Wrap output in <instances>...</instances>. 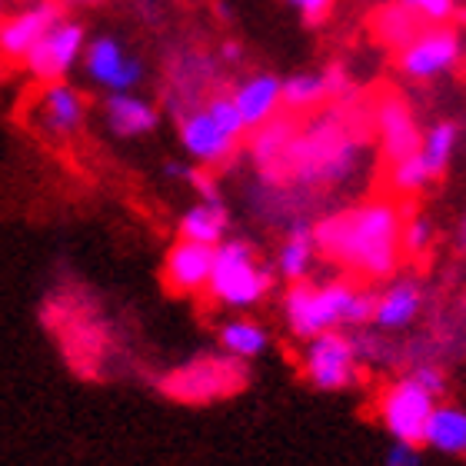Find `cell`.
<instances>
[{"label": "cell", "mask_w": 466, "mask_h": 466, "mask_svg": "<svg viewBox=\"0 0 466 466\" xmlns=\"http://www.w3.org/2000/svg\"><path fill=\"white\" fill-rule=\"evenodd\" d=\"M460 247L466 250V220H463V227H460Z\"/></svg>", "instance_id": "obj_36"}, {"label": "cell", "mask_w": 466, "mask_h": 466, "mask_svg": "<svg viewBox=\"0 0 466 466\" xmlns=\"http://www.w3.org/2000/svg\"><path fill=\"white\" fill-rule=\"evenodd\" d=\"M80 64L87 70V77L97 87L110 90V94H134V87L144 80V64L137 57H130L116 37L87 40Z\"/></svg>", "instance_id": "obj_9"}, {"label": "cell", "mask_w": 466, "mask_h": 466, "mask_svg": "<svg viewBox=\"0 0 466 466\" xmlns=\"http://www.w3.org/2000/svg\"><path fill=\"white\" fill-rule=\"evenodd\" d=\"M233 107L240 114L243 127L247 130H260L263 124H270L277 110L283 107L280 104V77L273 74H257V77L243 80L240 87L230 94Z\"/></svg>", "instance_id": "obj_16"}, {"label": "cell", "mask_w": 466, "mask_h": 466, "mask_svg": "<svg viewBox=\"0 0 466 466\" xmlns=\"http://www.w3.org/2000/svg\"><path fill=\"white\" fill-rule=\"evenodd\" d=\"M417 17L427 20H450L453 17V0H403Z\"/></svg>", "instance_id": "obj_30"}, {"label": "cell", "mask_w": 466, "mask_h": 466, "mask_svg": "<svg viewBox=\"0 0 466 466\" xmlns=\"http://www.w3.org/2000/svg\"><path fill=\"white\" fill-rule=\"evenodd\" d=\"M40 320L54 337H57L64 357L80 377L97 380L100 377V363L107 360L110 337L104 330L100 320H87L84 313H70L64 303H47Z\"/></svg>", "instance_id": "obj_5"}, {"label": "cell", "mask_w": 466, "mask_h": 466, "mask_svg": "<svg viewBox=\"0 0 466 466\" xmlns=\"http://www.w3.org/2000/svg\"><path fill=\"white\" fill-rule=\"evenodd\" d=\"M187 180L200 190V197H204V200H220V197H217L214 180H210V174H204V170H190V174H187Z\"/></svg>", "instance_id": "obj_34"}, {"label": "cell", "mask_w": 466, "mask_h": 466, "mask_svg": "<svg viewBox=\"0 0 466 466\" xmlns=\"http://www.w3.org/2000/svg\"><path fill=\"white\" fill-rule=\"evenodd\" d=\"M430 237H433V227L423 217H410L403 230H400V250L410 253V257H420V253L430 247Z\"/></svg>", "instance_id": "obj_29"}, {"label": "cell", "mask_w": 466, "mask_h": 466, "mask_svg": "<svg viewBox=\"0 0 466 466\" xmlns=\"http://www.w3.org/2000/svg\"><path fill=\"white\" fill-rule=\"evenodd\" d=\"M84 47H87V30H84V24L64 17L30 47V54L20 64H24V70L34 80L54 84V80H64L70 70L77 67L80 57H84Z\"/></svg>", "instance_id": "obj_6"}, {"label": "cell", "mask_w": 466, "mask_h": 466, "mask_svg": "<svg viewBox=\"0 0 466 466\" xmlns=\"http://www.w3.org/2000/svg\"><path fill=\"white\" fill-rule=\"evenodd\" d=\"M420 303H423V293L413 280H400L393 283L390 290H383L377 297V310H373V320L387 330H397V327H407L413 323V317L420 313Z\"/></svg>", "instance_id": "obj_20"}, {"label": "cell", "mask_w": 466, "mask_h": 466, "mask_svg": "<svg viewBox=\"0 0 466 466\" xmlns=\"http://www.w3.org/2000/svg\"><path fill=\"white\" fill-rule=\"evenodd\" d=\"M387 466H420L417 443H400V440H393V447L387 450Z\"/></svg>", "instance_id": "obj_31"}, {"label": "cell", "mask_w": 466, "mask_h": 466, "mask_svg": "<svg viewBox=\"0 0 466 466\" xmlns=\"http://www.w3.org/2000/svg\"><path fill=\"white\" fill-rule=\"evenodd\" d=\"M413 380H417L420 387L427 390L430 397L437 400L440 393H443V387H447V383H443V373H440L437 367H417V373H413Z\"/></svg>", "instance_id": "obj_32"}, {"label": "cell", "mask_w": 466, "mask_h": 466, "mask_svg": "<svg viewBox=\"0 0 466 466\" xmlns=\"http://www.w3.org/2000/svg\"><path fill=\"white\" fill-rule=\"evenodd\" d=\"M34 114H37L40 127L47 134L70 137L77 134L84 116H87V100L74 84L67 80H54V84H44V90L34 100Z\"/></svg>", "instance_id": "obj_13"}, {"label": "cell", "mask_w": 466, "mask_h": 466, "mask_svg": "<svg viewBox=\"0 0 466 466\" xmlns=\"http://www.w3.org/2000/svg\"><path fill=\"white\" fill-rule=\"evenodd\" d=\"M273 287V273L257 263L253 247L243 240H224L214 250V270L207 290L217 303L233 307V310H247L253 303H260Z\"/></svg>", "instance_id": "obj_4"}, {"label": "cell", "mask_w": 466, "mask_h": 466, "mask_svg": "<svg viewBox=\"0 0 466 466\" xmlns=\"http://www.w3.org/2000/svg\"><path fill=\"white\" fill-rule=\"evenodd\" d=\"M377 310V293L357 290L350 283H293L283 297V313L290 323L293 337L313 340L320 333H330L337 327H360L373 320Z\"/></svg>", "instance_id": "obj_2"}, {"label": "cell", "mask_w": 466, "mask_h": 466, "mask_svg": "<svg viewBox=\"0 0 466 466\" xmlns=\"http://www.w3.org/2000/svg\"><path fill=\"white\" fill-rule=\"evenodd\" d=\"M0 17H4V0H0Z\"/></svg>", "instance_id": "obj_37"}, {"label": "cell", "mask_w": 466, "mask_h": 466, "mask_svg": "<svg viewBox=\"0 0 466 466\" xmlns=\"http://www.w3.org/2000/svg\"><path fill=\"white\" fill-rule=\"evenodd\" d=\"M227 227H230V217H227L224 204L220 200H200L180 217V240L217 250L227 237Z\"/></svg>", "instance_id": "obj_18"}, {"label": "cell", "mask_w": 466, "mask_h": 466, "mask_svg": "<svg viewBox=\"0 0 466 466\" xmlns=\"http://www.w3.org/2000/svg\"><path fill=\"white\" fill-rule=\"evenodd\" d=\"M303 373L317 390H343L357 377V347L350 337L330 330L307 340Z\"/></svg>", "instance_id": "obj_8"}, {"label": "cell", "mask_w": 466, "mask_h": 466, "mask_svg": "<svg viewBox=\"0 0 466 466\" xmlns=\"http://www.w3.org/2000/svg\"><path fill=\"white\" fill-rule=\"evenodd\" d=\"M400 207L390 200H373L313 227V247L360 277H390L400 263Z\"/></svg>", "instance_id": "obj_1"}, {"label": "cell", "mask_w": 466, "mask_h": 466, "mask_svg": "<svg viewBox=\"0 0 466 466\" xmlns=\"http://www.w3.org/2000/svg\"><path fill=\"white\" fill-rule=\"evenodd\" d=\"M80 4H97V0H80Z\"/></svg>", "instance_id": "obj_38"}, {"label": "cell", "mask_w": 466, "mask_h": 466, "mask_svg": "<svg viewBox=\"0 0 466 466\" xmlns=\"http://www.w3.org/2000/svg\"><path fill=\"white\" fill-rule=\"evenodd\" d=\"M210 270H214V247L177 240L164 257V287L170 293L190 297L207 290Z\"/></svg>", "instance_id": "obj_12"}, {"label": "cell", "mask_w": 466, "mask_h": 466, "mask_svg": "<svg viewBox=\"0 0 466 466\" xmlns=\"http://www.w3.org/2000/svg\"><path fill=\"white\" fill-rule=\"evenodd\" d=\"M423 443L440 453H466V410L460 407H433L427 427H423Z\"/></svg>", "instance_id": "obj_19"}, {"label": "cell", "mask_w": 466, "mask_h": 466, "mask_svg": "<svg viewBox=\"0 0 466 466\" xmlns=\"http://www.w3.org/2000/svg\"><path fill=\"white\" fill-rule=\"evenodd\" d=\"M250 383V370L247 363L233 357H194L180 363V367L167 370L157 380V390L174 403L184 407H207L217 400H230Z\"/></svg>", "instance_id": "obj_3"}, {"label": "cell", "mask_w": 466, "mask_h": 466, "mask_svg": "<svg viewBox=\"0 0 466 466\" xmlns=\"http://www.w3.org/2000/svg\"><path fill=\"white\" fill-rule=\"evenodd\" d=\"M377 130L390 164H400L420 150V130L410 107L400 97H383L377 107Z\"/></svg>", "instance_id": "obj_15"}, {"label": "cell", "mask_w": 466, "mask_h": 466, "mask_svg": "<svg viewBox=\"0 0 466 466\" xmlns=\"http://www.w3.org/2000/svg\"><path fill=\"white\" fill-rule=\"evenodd\" d=\"M433 407H437V400L430 397L417 380L407 377L397 380L383 393V400H380V420H383V427L390 430L393 440H400V443H420Z\"/></svg>", "instance_id": "obj_7"}, {"label": "cell", "mask_w": 466, "mask_h": 466, "mask_svg": "<svg viewBox=\"0 0 466 466\" xmlns=\"http://www.w3.org/2000/svg\"><path fill=\"white\" fill-rule=\"evenodd\" d=\"M293 147V120H270L260 127V134L253 140V154L260 164H273V160H287Z\"/></svg>", "instance_id": "obj_26"}, {"label": "cell", "mask_w": 466, "mask_h": 466, "mask_svg": "<svg viewBox=\"0 0 466 466\" xmlns=\"http://www.w3.org/2000/svg\"><path fill=\"white\" fill-rule=\"evenodd\" d=\"M327 97H330V87L323 74H297L280 80V104L287 110H310Z\"/></svg>", "instance_id": "obj_23"}, {"label": "cell", "mask_w": 466, "mask_h": 466, "mask_svg": "<svg viewBox=\"0 0 466 466\" xmlns=\"http://www.w3.org/2000/svg\"><path fill=\"white\" fill-rule=\"evenodd\" d=\"M204 110L214 116V124L220 127V130H224L230 140H237V144H240V137L247 134V127H243L240 114H237V107H233L230 97H214Z\"/></svg>", "instance_id": "obj_28"}, {"label": "cell", "mask_w": 466, "mask_h": 466, "mask_svg": "<svg viewBox=\"0 0 466 466\" xmlns=\"http://www.w3.org/2000/svg\"><path fill=\"white\" fill-rule=\"evenodd\" d=\"M453 144H457V127L453 124H433L427 137L420 140V160H423L430 177H440L447 170L450 157H453Z\"/></svg>", "instance_id": "obj_24"}, {"label": "cell", "mask_w": 466, "mask_h": 466, "mask_svg": "<svg viewBox=\"0 0 466 466\" xmlns=\"http://www.w3.org/2000/svg\"><path fill=\"white\" fill-rule=\"evenodd\" d=\"M377 34L387 40V44L403 50L410 40L420 34V17L407 7V4H393V7L380 10L377 14Z\"/></svg>", "instance_id": "obj_25"}, {"label": "cell", "mask_w": 466, "mask_h": 466, "mask_svg": "<svg viewBox=\"0 0 466 466\" xmlns=\"http://www.w3.org/2000/svg\"><path fill=\"white\" fill-rule=\"evenodd\" d=\"M104 116L114 137H144L154 134L160 124V110L140 94H110L104 104Z\"/></svg>", "instance_id": "obj_17"}, {"label": "cell", "mask_w": 466, "mask_h": 466, "mask_svg": "<svg viewBox=\"0 0 466 466\" xmlns=\"http://www.w3.org/2000/svg\"><path fill=\"white\" fill-rule=\"evenodd\" d=\"M453 4H457V0H453Z\"/></svg>", "instance_id": "obj_39"}, {"label": "cell", "mask_w": 466, "mask_h": 466, "mask_svg": "<svg viewBox=\"0 0 466 466\" xmlns=\"http://www.w3.org/2000/svg\"><path fill=\"white\" fill-rule=\"evenodd\" d=\"M313 253H317V247H313V230L307 224H297L290 230V237L283 240L280 257H277L280 277H287L290 283H303L313 267Z\"/></svg>", "instance_id": "obj_21"}, {"label": "cell", "mask_w": 466, "mask_h": 466, "mask_svg": "<svg viewBox=\"0 0 466 466\" xmlns=\"http://www.w3.org/2000/svg\"><path fill=\"white\" fill-rule=\"evenodd\" d=\"M460 54H463V40H460L457 30L450 27L420 30L417 37L400 50V67L413 80H430L453 67L460 60Z\"/></svg>", "instance_id": "obj_10"}, {"label": "cell", "mask_w": 466, "mask_h": 466, "mask_svg": "<svg viewBox=\"0 0 466 466\" xmlns=\"http://www.w3.org/2000/svg\"><path fill=\"white\" fill-rule=\"evenodd\" d=\"M64 20V4L60 0H34L14 17L0 24V54L10 60H24L30 47L47 34L54 24Z\"/></svg>", "instance_id": "obj_11"}, {"label": "cell", "mask_w": 466, "mask_h": 466, "mask_svg": "<svg viewBox=\"0 0 466 466\" xmlns=\"http://www.w3.org/2000/svg\"><path fill=\"white\" fill-rule=\"evenodd\" d=\"M430 180H433V177L427 174V167H423V160H420V150L413 157H407V160L393 164V174H390V187H393L397 194H403V197L420 194Z\"/></svg>", "instance_id": "obj_27"}, {"label": "cell", "mask_w": 466, "mask_h": 466, "mask_svg": "<svg viewBox=\"0 0 466 466\" xmlns=\"http://www.w3.org/2000/svg\"><path fill=\"white\" fill-rule=\"evenodd\" d=\"M224 57L227 60H240V47H237V44H224Z\"/></svg>", "instance_id": "obj_35"}, {"label": "cell", "mask_w": 466, "mask_h": 466, "mask_svg": "<svg viewBox=\"0 0 466 466\" xmlns=\"http://www.w3.org/2000/svg\"><path fill=\"white\" fill-rule=\"evenodd\" d=\"M180 144H184V150L194 157L197 164L204 167L224 164L237 150V140H230L204 107L180 116Z\"/></svg>", "instance_id": "obj_14"}, {"label": "cell", "mask_w": 466, "mask_h": 466, "mask_svg": "<svg viewBox=\"0 0 466 466\" xmlns=\"http://www.w3.org/2000/svg\"><path fill=\"white\" fill-rule=\"evenodd\" d=\"M287 4L300 10L307 20H323L333 7V0H287Z\"/></svg>", "instance_id": "obj_33"}, {"label": "cell", "mask_w": 466, "mask_h": 466, "mask_svg": "<svg viewBox=\"0 0 466 466\" xmlns=\"http://www.w3.org/2000/svg\"><path fill=\"white\" fill-rule=\"evenodd\" d=\"M267 343H270L267 330L253 320H230L220 327V347H224L227 357L240 360V363L260 357L263 350H267Z\"/></svg>", "instance_id": "obj_22"}]
</instances>
